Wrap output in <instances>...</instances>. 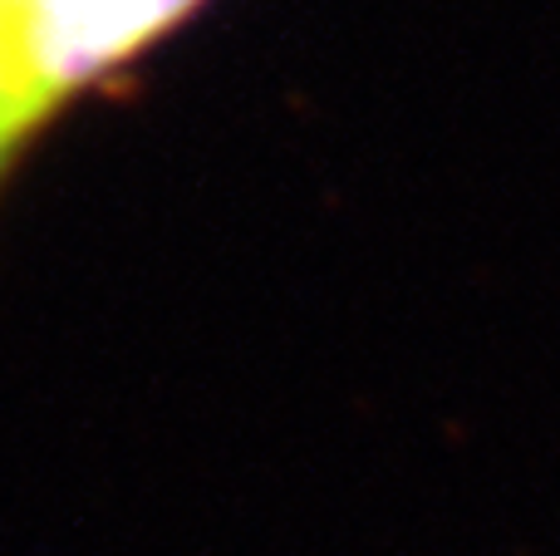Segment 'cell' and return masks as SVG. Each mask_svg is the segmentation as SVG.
I'll return each mask as SVG.
<instances>
[{
  "label": "cell",
  "mask_w": 560,
  "mask_h": 556,
  "mask_svg": "<svg viewBox=\"0 0 560 556\" xmlns=\"http://www.w3.org/2000/svg\"><path fill=\"white\" fill-rule=\"evenodd\" d=\"M202 5L207 0H25L20 10L25 148L55 124L59 108H69L84 89L104 84L124 65L143 59Z\"/></svg>",
  "instance_id": "obj_1"
},
{
  "label": "cell",
  "mask_w": 560,
  "mask_h": 556,
  "mask_svg": "<svg viewBox=\"0 0 560 556\" xmlns=\"http://www.w3.org/2000/svg\"><path fill=\"white\" fill-rule=\"evenodd\" d=\"M20 99H25V55H20V25L0 20V183L25 153L20 134Z\"/></svg>",
  "instance_id": "obj_2"
},
{
  "label": "cell",
  "mask_w": 560,
  "mask_h": 556,
  "mask_svg": "<svg viewBox=\"0 0 560 556\" xmlns=\"http://www.w3.org/2000/svg\"><path fill=\"white\" fill-rule=\"evenodd\" d=\"M20 10H25V0H0V20H15L20 25Z\"/></svg>",
  "instance_id": "obj_3"
}]
</instances>
